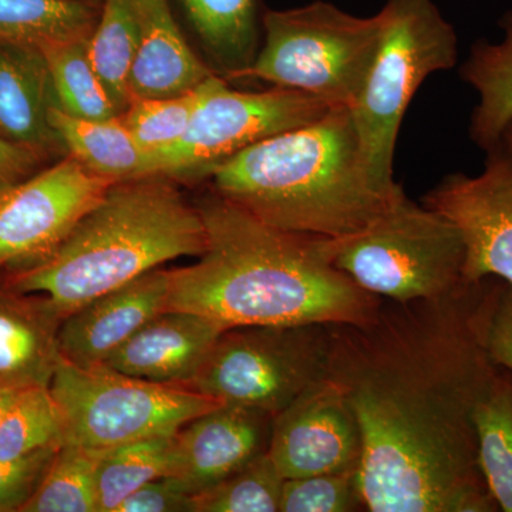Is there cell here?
<instances>
[{"label":"cell","mask_w":512,"mask_h":512,"mask_svg":"<svg viewBox=\"0 0 512 512\" xmlns=\"http://www.w3.org/2000/svg\"><path fill=\"white\" fill-rule=\"evenodd\" d=\"M500 279L440 298L383 299L359 325H329L326 377L352 407L366 511L497 512L474 413L495 372L487 332Z\"/></svg>","instance_id":"1"},{"label":"cell","mask_w":512,"mask_h":512,"mask_svg":"<svg viewBox=\"0 0 512 512\" xmlns=\"http://www.w3.org/2000/svg\"><path fill=\"white\" fill-rule=\"evenodd\" d=\"M207 248L170 269L168 309L239 326L359 325L383 299L340 271L326 238L266 225L220 195L198 205Z\"/></svg>","instance_id":"2"},{"label":"cell","mask_w":512,"mask_h":512,"mask_svg":"<svg viewBox=\"0 0 512 512\" xmlns=\"http://www.w3.org/2000/svg\"><path fill=\"white\" fill-rule=\"evenodd\" d=\"M215 194L266 225L340 239L379 218L403 188L384 191L370 175L349 109L254 146L212 168Z\"/></svg>","instance_id":"3"},{"label":"cell","mask_w":512,"mask_h":512,"mask_svg":"<svg viewBox=\"0 0 512 512\" xmlns=\"http://www.w3.org/2000/svg\"><path fill=\"white\" fill-rule=\"evenodd\" d=\"M171 180L116 181L49 258L13 272L9 288L39 293L64 319L167 262L200 256L207 248L201 212Z\"/></svg>","instance_id":"4"},{"label":"cell","mask_w":512,"mask_h":512,"mask_svg":"<svg viewBox=\"0 0 512 512\" xmlns=\"http://www.w3.org/2000/svg\"><path fill=\"white\" fill-rule=\"evenodd\" d=\"M262 26L264 45L237 79L308 94L330 109L355 106L379 49L380 13L359 18L316 0L302 8L266 10Z\"/></svg>","instance_id":"5"},{"label":"cell","mask_w":512,"mask_h":512,"mask_svg":"<svg viewBox=\"0 0 512 512\" xmlns=\"http://www.w3.org/2000/svg\"><path fill=\"white\" fill-rule=\"evenodd\" d=\"M379 13V49L350 114L370 175L382 190L394 191L400 187L393 160L404 114L427 77L456 66L458 37L434 0H387Z\"/></svg>","instance_id":"6"},{"label":"cell","mask_w":512,"mask_h":512,"mask_svg":"<svg viewBox=\"0 0 512 512\" xmlns=\"http://www.w3.org/2000/svg\"><path fill=\"white\" fill-rule=\"evenodd\" d=\"M328 242L340 271L382 299L440 298L467 282L466 247L458 229L406 194L362 231Z\"/></svg>","instance_id":"7"},{"label":"cell","mask_w":512,"mask_h":512,"mask_svg":"<svg viewBox=\"0 0 512 512\" xmlns=\"http://www.w3.org/2000/svg\"><path fill=\"white\" fill-rule=\"evenodd\" d=\"M50 392L63 413L64 443L93 451L175 436L188 421L222 404L190 387L77 366L63 357Z\"/></svg>","instance_id":"8"},{"label":"cell","mask_w":512,"mask_h":512,"mask_svg":"<svg viewBox=\"0 0 512 512\" xmlns=\"http://www.w3.org/2000/svg\"><path fill=\"white\" fill-rule=\"evenodd\" d=\"M329 352V325L229 328L188 387L275 417L326 377Z\"/></svg>","instance_id":"9"},{"label":"cell","mask_w":512,"mask_h":512,"mask_svg":"<svg viewBox=\"0 0 512 512\" xmlns=\"http://www.w3.org/2000/svg\"><path fill=\"white\" fill-rule=\"evenodd\" d=\"M330 107L295 90L239 92L212 74L190 127L174 146L153 156V174L170 178L205 177L239 151L319 119Z\"/></svg>","instance_id":"10"},{"label":"cell","mask_w":512,"mask_h":512,"mask_svg":"<svg viewBox=\"0 0 512 512\" xmlns=\"http://www.w3.org/2000/svg\"><path fill=\"white\" fill-rule=\"evenodd\" d=\"M114 183L67 154L15 185L0 197V269L49 258Z\"/></svg>","instance_id":"11"},{"label":"cell","mask_w":512,"mask_h":512,"mask_svg":"<svg viewBox=\"0 0 512 512\" xmlns=\"http://www.w3.org/2000/svg\"><path fill=\"white\" fill-rule=\"evenodd\" d=\"M423 205L460 232L467 282L493 276L512 286V153L503 143L488 151L483 173L447 175Z\"/></svg>","instance_id":"12"},{"label":"cell","mask_w":512,"mask_h":512,"mask_svg":"<svg viewBox=\"0 0 512 512\" xmlns=\"http://www.w3.org/2000/svg\"><path fill=\"white\" fill-rule=\"evenodd\" d=\"M363 439L345 394L328 377L274 417L268 454L286 478L359 471Z\"/></svg>","instance_id":"13"},{"label":"cell","mask_w":512,"mask_h":512,"mask_svg":"<svg viewBox=\"0 0 512 512\" xmlns=\"http://www.w3.org/2000/svg\"><path fill=\"white\" fill-rule=\"evenodd\" d=\"M274 416L220 404L188 421L174 436L170 477L192 495L214 487L268 450Z\"/></svg>","instance_id":"14"},{"label":"cell","mask_w":512,"mask_h":512,"mask_svg":"<svg viewBox=\"0 0 512 512\" xmlns=\"http://www.w3.org/2000/svg\"><path fill=\"white\" fill-rule=\"evenodd\" d=\"M170 269H154L67 315L59 329L63 359L101 366L158 313L168 309Z\"/></svg>","instance_id":"15"},{"label":"cell","mask_w":512,"mask_h":512,"mask_svg":"<svg viewBox=\"0 0 512 512\" xmlns=\"http://www.w3.org/2000/svg\"><path fill=\"white\" fill-rule=\"evenodd\" d=\"M225 330L207 316L165 309L101 366L147 382L188 387Z\"/></svg>","instance_id":"16"},{"label":"cell","mask_w":512,"mask_h":512,"mask_svg":"<svg viewBox=\"0 0 512 512\" xmlns=\"http://www.w3.org/2000/svg\"><path fill=\"white\" fill-rule=\"evenodd\" d=\"M137 28V55L130 76L134 99L190 92L212 76L192 52L168 0H130Z\"/></svg>","instance_id":"17"},{"label":"cell","mask_w":512,"mask_h":512,"mask_svg":"<svg viewBox=\"0 0 512 512\" xmlns=\"http://www.w3.org/2000/svg\"><path fill=\"white\" fill-rule=\"evenodd\" d=\"M53 106L55 90L42 50L0 40V134L42 157L64 150L50 123Z\"/></svg>","instance_id":"18"},{"label":"cell","mask_w":512,"mask_h":512,"mask_svg":"<svg viewBox=\"0 0 512 512\" xmlns=\"http://www.w3.org/2000/svg\"><path fill=\"white\" fill-rule=\"evenodd\" d=\"M62 316L45 298L0 289V383L50 387L62 360Z\"/></svg>","instance_id":"19"},{"label":"cell","mask_w":512,"mask_h":512,"mask_svg":"<svg viewBox=\"0 0 512 512\" xmlns=\"http://www.w3.org/2000/svg\"><path fill=\"white\" fill-rule=\"evenodd\" d=\"M503 40H478L461 66L464 82L478 94L470 137L485 153L500 146L512 121V9L500 20Z\"/></svg>","instance_id":"20"},{"label":"cell","mask_w":512,"mask_h":512,"mask_svg":"<svg viewBox=\"0 0 512 512\" xmlns=\"http://www.w3.org/2000/svg\"><path fill=\"white\" fill-rule=\"evenodd\" d=\"M50 123L64 151L94 173L114 181L153 175V157L134 140L120 116L80 119L53 106Z\"/></svg>","instance_id":"21"},{"label":"cell","mask_w":512,"mask_h":512,"mask_svg":"<svg viewBox=\"0 0 512 512\" xmlns=\"http://www.w3.org/2000/svg\"><path fill=\"white\" fill-rule=\"evenodd\" d=\"M202 46L225 79L254 62L259 43V0H180Z\"/></svg>","instance_id":"22"},{"label":"cell","mask_w":512,"mask_h":512,"mask_svg":"<svg viewBox=\"0 0 512 512\" xmlns=\"http://www.w3.org/2000/svg\"><path fill=\"white\" fill-rule=\"evenodd\" d=\"M478 460L500 511L512 512V370L495 367L474 413Z\"/></svg>","instance_id":"23"},{"label":"cell","mask_w":512,"mask_h":512,"mask_svg":"<svg viewBox=\"0 0 512 512\" xmlns=\"http://www.w3.org/2000/svg\"><path fill=\"white\" fill-rule=\"evenodd\" d=\"M93 0H0V40L37 47L92 35L100 16Z\"/></svg>","instance_id":"24"},{"label":"cell","mask_w":512,"mask_h":512,"mask_svg":"<svg viewBox=\"0 0 512 512\" xmlns=\"http://www.w3.org/2000/svg\"><path fill=\"white\" fill-rule=\"evenodd\" d=\"M137 55V28L130 0H101L100 16L89 37L94 72L119 116L130 106V76Z\"/></svg>","instance_id":"25"},{"label":"cell","mask_w":512,"mask_h":512,"mask_svg":"<svg viewBox=\"0 0 512 512\" xmlns=\"http://www.w3.org/2000/svg\"><path fill=\"white\" fill-rule=\"evenodd\" d=\"M39 49L46 57L59 109L80 119L104 120L119 116L94 72L89 37L47 43Z\"/></svg>","instance_id":"26"},{"label":"cell","mask_w":512,"mask_h":512,"mask_svg":"<svg viewBox=\"0 0 512 512\" xmlns=\"http://www.w3.org/2000/svg\"><path fill=\"white\" fill-rule=\"evenodd\" d=\"M174 436L124 444L101 453L97 467L99 512H116L128 495L157 478L170 477Z\"/></svg>","instance_id":"27"},{"label":"cell","mask_w":512,"mask_h":512,"mask_svg":"<svg viewBox=\"0 0 512 512\" xmlns=\"http://www.w3.org/2000/svg\"><path fill=\"white\" fill-rule=\"evenodd\" d=\"M101 453L64 443L20 512H99L97 467Z\"/></svg>","instance_id":"28"},{"label":"cell","mask_w":512,"mask_h":512,"mask_svg":"<svg viewBox=\"0 0 512 512\" xmlns=\"http://www.w3.org/2000/svg\"><path fill=\"white\" fill-rule=\"evenodd\" d=\"M66 426L50 387H28L16 396L0 423V461H19L46 448L62 447Z\"/></svg>","instance_id":"29"},{"label":"cell","mask_w":512,"mask_h":512,"mask_svg":"<svg viewBox=\"0 0 512 512\" xmlns=\"http://www.w3.org/2000/svg\"><path fill=\"white\" fill-rule=\"evenodd\" d=\"M285 478L268 450L221 483L195 495L197 512H279Z\"/></svg>","instance_id":"30"},{"label":"cell","mask_w":512,"mask_h":512,"mask_svg":"<svg viewBox=\"0 0 512 512\" xmlns=\"http://www.w3.org/2000/svg\"><path fill=\"white\" fill-rule=\"evenodd\" d=\"M204 90L205 80L190 92L177 96L134 99L121 114V120L140 147L153 157L183 138Z\"/></svg>","instance_id":"31"},{"label":"cell","mask_w":512,"mask_h":512,"mask_svg":"<svg viewBox=\"0 0 512 512\" xmlns=\"http://www.w3.org/2000/svg\"><path fill=\"white\" fill-rule=\"evenodd\" d=\"M366 510L356 471L286 478L279 512H353Z\"/></svg>","instance_id":"32"},{"label":"cell","mask_w":512,"mask_h":512,"mask_svg":"<svg viewBox=\"0 0 512 512\" xmlns=\"http://www.w3.org/2000/svg\"><path fill=\"white\" fill-rule=\"evenodd\" d=\"M59 448H46L19 461H0V512L20 511L35 493Z\"/></svg>","instance_id":"33"},{"label":"cell","mask_w":512,"mask_h":512,"mask_svg":"<svg viewBox=\"0 0 512 512\" xmlns=\"http://www.w3.org/2000/svg\"><path fill=\"white\" fill-rule=\"evenodd\" d=\"M116 512H197L195 495L183 490L173 478L150 481L128 495Z\"/></svg>","instance_id":"34"},{"label":"cell","mask_w":512,"mask_h":512,"mask_svg":"<svg viewBox=\"0 0 512 512\" xmlns=\"http://www.w3.org/2000/svg\"><path fill=\"white\" fill-rule=\"evenodd\" d=\"M487 349L498 366L512 370V286L500 279L487 332Z\"/></svg>","instance_id":"35"},{"label":"cell","mask_w":512,"mask_h":512,"mask_svg":"<svg viewBox=\"0 0 512 512\" xmlns=\"http://www.w3.org/2000/svg\"><path fill=\"white\" fill-rule=\"evenodd\" d=\"M43 157L0 134V197L35 173Z\"/></svg>","instance_id":"36"},{"label":"cell","mask_w":512,"mask_h":512,"mask_svg":"<svg viewBox=\"0 0 512 512\" xmlns=\"http://www.w3.org/2000/svg\"><path fill=\"white\" fill-rule=\"evenodd\" d=\"M20 390L22 389H16V387L9 386V384L0 383V423L5 419Z\"/></svg>","instance_id":"37"},{"label":"cell","mask_w":512,"mask_h":512,"mask_svg":"<svg viewBox=\"0 0 512 512\" xmlns=\"http://www.w3.org/2000/svg\"><path fill=\"white\" fill-rule=\"evenodd\" d=\"M501 143L504 144L505 147L508 148V150L512 153V121L510 123V126L507 127V130H505L503 141Z\"/></svg>","instance_id":"38"}]
</instances>
